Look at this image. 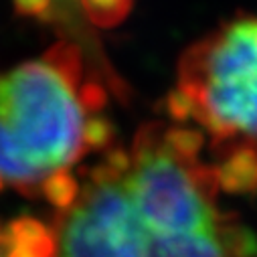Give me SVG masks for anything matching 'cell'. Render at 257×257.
Masks as SVG:
<instances>
[{"instance_id": "cell-1", "label": "cell", "mask_w": 257, "mask_h": 257, "mask_svg": "<svg viewBox=\"0 0 257 257\" xmlns=\"http://www.w3.org/2000/svg\"><path fill=\"white\" fill-rule=\"evenodd\" d=\"M166 113L197 121L219 156L257 152V15L237 17L184 51Z\"/></svg>"}, {"instance_id": "cell-2", "label": "cell", "mask_w": 257, "mask_h": 257, "mask_svg": "<svg viewBox=\"0 0 257 257\" xmlns=\"http://www.w3.org/2000/svg\"><path fill=\"white\" fill-rule=\"evenodd\" d=\"M85 79L81 49L69 41L0 75V119L43 176L87 154L79 101Z\"/></svg>"}, {"instance_id": "cell-3", "label": "cell", "mask_w": 257, "mask_h": 257, "mask_svg": "<svg viewBox=\"0 0 257 257\" xmlns=\"http://www.w3.org/2000/svg\"><path fill=\"white\" fill-rule=\"evenodd\" d=\"M164 125L146 123L132 144V170L125 195L146 233L156 237H197L223 233L239 219L217 207L215 166L201 158H180L164 144Z\"/></svg>"}, {"instance_id": "cell-4", "label": "cell", "mask_w": 257, "mask_h": 257, "mask_svg": "<svg viewBox=\"0 0 257 257\" xmlns=\"http://www.w3.org/2000/svg\"><path fill=\"white\" fill-rule=\"evenodd\" d=\"M59 257H140L144 227L125 195L123 180L89 182L57 223Z\"/></svg>"}, {"instance_id": "cell-5", "label": "cell", "mask_w": 257, "mask_h": 257, "mask_svg": "<svg viewBox=\"0 0 257 257\" xmlns=\"http://www.w3.org/2000/svg\"><path fill=\"white\" fill-rule=\"evenodd\" d=\"M0 253L3 257H57V231L35 217H19L3 227Z\"/></svg>"}, {"instance_id": "cell-6", "label": "cell", "mask_w": 257, "mask_h": 257, "mask_svg": "<svg viewBox=\"0 0 257 257\" xmlns=\"http://www.w3.org/2000/svg\"><path fill=\"white\" fill-rule=\"evenodd\" d=\"M219 188L229 195H255L257 192V152L231 150L219 156L215 164Z\"/></svg>"}, {"instance_id": "cell-7", "label": "cell", "mask_w": 257, "mask_h": 257, "mask_svg": "<svg viewBox=\"0 0 257 257\" xmlns=\"http://www.w3.org/2000/svg\"><path fill=\"white\" fill-rule=\"evenodd\" d=\"M39 195H43L47 199V203H51L55 209L65 213L79 201L81 186H79L77 178L67 168H59V170L49 172L43 178Z\"/></svg>"}, {"instance_id": "cell-8", "label": "cell", "mask_w": 257, "mask_h": 257, "mask_svg": "<svg viewBox=\"0 0 257 257\" xmlns=\"http://www.w3.org/2000/svg\"><path fill=\"white\" fill-rule=\"evenodd\" d=\"M85 19L99 29L117 27L134 9V0H77Z\"/></svg>"}, {"instance_id": "cell-9", "label": "cell", "mask_w": 257, "mask_h": 257, "mask_svg": "<svg viewBox=\"0 0 257 257\" xmlns=\"http://www.w3.org/2000/svg\"><path fill=\"white\" fill-rule=\"evenodd\" d=\"M115 140V125L109 117L93 113L83 123V144L85 150H107Z\"/></svg>"}, {"instance_id": "cell-10", "label": "cell", "mask_w": 257, "mask_h": 257, "mask_svg": "<svg viewBox=\"0 0 257 257\" xmlns=\"http://www.w3.org/2000/svg\"><path fill=\"white\" fill-rule=\"evenodd\" d=\"M13 7L19 17L39 23H51L57 17L55 0H13Z\"/></svg>"}]
</instances>
